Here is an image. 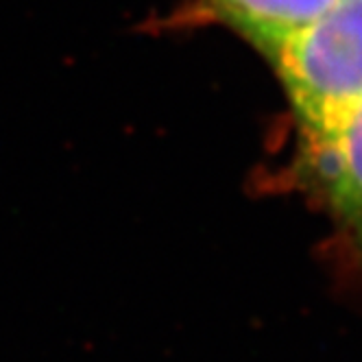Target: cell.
<instances>
[{
	"label": "cell",
	"instance_id": "cell-3",
	"mask_svg": "<svg viewBox=\"0 0 362 362\" xmlns=\"http://www.w3.org/2000/svg\"><path fill=\"white\" fill-rule=\"evenodd\" d=\"M303 146L321 194L362 249V98Z\"/></svg>",
	"mask_w": 362,
	"mask_h": 362
},
{
	"label": "cell",
	"instance_id": "cell-1",
	"mask_svg": "<svg viewBox=\"0 0 362 362\" xmlns=\"http://www.w3.org/2000/svg\"><path fill=\"white\" fill-rule=\"evenodd\" d=\"M313 138L362 98V0H334L269 62Z\"/></svg>",
	"mask_w": 362,
	"mask_h": 362
},
{
	"label": "cell",
	"instance_id": "cell-2",
	"mask_svg": "<svg viewBox=\"0 0 362 362\" xmlns=\"http://www.w3.org/2000/svg\"><path fill=\"white\" fill-rule=\"evenodd\" d=\"M332 3L334 0H188L162 27L221 24L271 62L284 44Z\"/></svg>",
	"mask_w": 362,
	"mask_h": 362
}]
</instances>
